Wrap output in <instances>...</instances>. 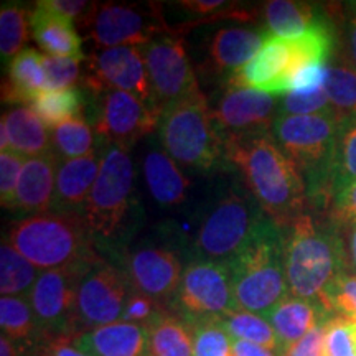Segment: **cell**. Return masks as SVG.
Wrapping results in <instances>:
<instances>
[{"instance_id":"6da1fadb","label":"cell","mask_w":356,"mask_h":356,"mask_svg":"<svg viewBox=\"0 0 356 356\" xmlns=\"http://www.w3.org/2000/svg\"><path fill=\"white\" fill-rule=\"evenodd\" d=\"M228 167L239 173L248 193L274 222L289 226L304 215L307 186L296 163L275 144L273 134L226 140Z\"/></svg>"},{"instance_id":"7a4b0ae2","label":"cell","mask_w":356,"mask_h":356,"mask_svg":"<svg viewBox=\"0 0 356 356\" xmlns=\"http://www.w3.org/2000/svg\"><path fill=\"white\" fill-rule=\"evenodd\" d=\"M284 267L289 296L325 307L327 292L350 269L340 229L330 220L323 225L307 213L300 215L284 226Z\"/></svg>"},{"instance_id":"3957f363","label":"cell","mask_w":356,"mask_h":356,"mask_svg":"<svg viewBox=\"0 0 356 356\" xmlns=\"http://www.w3.org/2000/svg\"><path fill=\"white\" fill-rule=\"evenodd\" d=\"M345 119L338 113L279 115L273 127L275 144L296 163L307 186V200L330 207L332 168L337 136Z\"/></svg>"},{"instance_id":"277c9868","label":"cell","mask_w":356,"mask_h":356,"mask_svg":"<svg viewBox=\"0 0 356 356\" xmlns=\"http://www.w3.org/2000/svg\"><path fill=\"white\" fill-rule=\"evenodd\" d=\"M157 136L162 149L184 168L198 173L229 168L226 142L213 122L204 95L163 108Z\"/></svg>"},{"instance_id":"5b68a950","label":"cell","mask_w":356,"mask_h":356,"mask_svg":"<svg viewBox=\"0 0 356 356\" xmlns=\"http://www.w3.org/2000/svg\"><path fill=\"white\" fill-rule=\"evenodd\" d=\"M236 310L266 315L289 296L284 226L267 220L251 243L228 262Z\"/></svg>"},{"instance_id":"8992f818","label":"cell","mask_w":356,"mask_h":356,"mask_svg":"<svg viewBox=\"0 0 356 356\" xmlns=\"http://www.w3.org/2000/svg\"><path fill=\"white\" fill-rule=\"evenodd\" d=\"M99 175L81 213L95 246H115L126 238L136 207V170L129 150L118 145L99 147Z\"/></svg>"},{"instance_id":"52a82bcc","label":"cell","mask_w":356,"mask_h":356,"mask_svg":"<svg viewBox=\"0 0 356 356\" xmlns=\"http://www.w3.org/2000/svg\"><path fill=\"white\" fill-rule=\"evenodd\" d=\"M8 241L38 270L56 269L96 254L81 215L40 213L8 225Z\"/></svg>"},{"instance_id":"ba28073f","label":"cell","mask_w":356,"mask_h":356,"mask_svg":"<svg viewBox=\"0 0 356 356\" xmlns=\"http://www.w3.org/2000/svg\"><path fill=\"white\" fill-rule=\"evenodd\" d=\"M269 216L251 195H222L200 222L193 241L195 259L233 261L259 233Z\"/></svg>"},{"instance_id":"9c48e42d","label":"cell","mask_w":356,"mask_h":356,"mask_svg":"<svg viewBox=\"0 0 356 356\" xmlns=\"http://www.w3.org/2000/svg\"><path fill=\"white\" fill-rule=\"evenodd\" d=\"M96 50L118 47L140 48L163 33H175L163 20L157 3H95L79 22Z\"/></svg>"},{"instance_id":"30bf717a","label":"cell","mask_w":356,"mask_h":356,"mask_svg":"<svg viewBox=\"0 0 356 356\" xmlns=\"http://www.w3.org/2000/svg\"><path fill=\"white\" fill-rule=\"evenodd\" d=\"M97 254L99 252L68 266L40 273L29 293V300L44 341L58 337H74L78 333L76 299L79 282Z\"/></svg>"},{"instance_id":"8fae6325","label":"cell","mask_w":356,"mask_h":356,"mask_svg":"<svg viewBox=\"0 0 356 356\" xmlns=\"http://www.w3.org/2000/svg\"><path fill=\"white\" fill-rule=\"evenodd\" d=\"M91 96L89 119L97 147L118 145L131 150L140 139L157 131L159 111L131 92L113 89Z\"/></svg>"},{"instance_id":"7c38bea8","label":"cell","mask_w":356,"mask_h":356,"mask_svg":"<svg viewBox=\"0 0 356 356\" xmlns=\"http://www.w3.org/2000/svg\"><path fill=\"white\" fill-rule=\"evenodd\" d=\"M168 309L186 322L220 318L236 310L229 266L204 259L188 262Z\"/></svg>"},{"instance_id":"4fadbf2b","label":"cell","mask_w":356,"mask_h":356,"mask_svg":"<svg viewBox=\"0 0 356 356\" xmlns=\"http://www.w3.org/2000/svg\"><path fill=\"white\" fill-rule=\"evenodd\" d=\"M131 292L132 287L121 266L97 254L79 282L76 299L78 333L121 322Z\"/></svg>"},{"instance_id":"5bb4252c","label":"cell","mask_w":356,"mask_h":356,"mask_svg":"<svg viewBox=\"0 0 356 356\" xmlns=\"http://www.w3.org/2000/svg\"><path fill=\"white\" fill-rule=\"evenodd\" d=\"M139 50L160 113L173 102L203 95L181 35L163 33Z\"/></svg>"},{"instance_id":"9a60e30c","label":"cell","mask_w":356,"mask_h":356,"mask_svg":"<svg viewBox=\"0 0 356 356\" xmlns=\"http://www.w3.org/2000/svg\"><path fill=\"white\" fill-rule=\"evenodd\" d=\"M84 63L86 66L81 76V86H79L83 91L91 92V95L113 91V89L131 92L157 109L144 56L139 48L118 47L95 50L86 56Z\"/></svg>"},{"instance_id":"2e32d148","label":"cell","mask_w":356,"mask_h":356,"mask_svg":"<svg viewBox=\"0 0 356 356\" xmlns=\"http://www.w3.org/2000/svg\"><path fill=\"white\" fill-rule=\"evenodd\" d=\"M210 111L213 122L226 142L236 137L273 134L274 122L279 118V99L226 83L221 88L220 99L213 108L210 106Z\"/></svg>"},{"instance_id":"e0dca14e","label":"cell","mask_w":356,"mask_h":356,"mask_svg":"<svg viewBox=\"0 0 356 356\" xmlns=\"http://www.w3.org/2000/svg\"><path fill=\"white\" fill-rule=\"evenodd\" d=\"M114 261L121 266L132 291L144 293L167 309L170 307L185 270L180 256L172 248L144 244L121 252Z\"/></svg>"},{"instance_id":"ac0fdd59","label":"cell","mask_w":356,"mask_h":356,"mask_svg":"<svg viewBox=\"0 0 356 356\" xmlns=\"http://www.w3.org/2000/svg\"><path fill=\"white\" fill-rule=\"evenodd\" d=\"M267 37V30L244 26H225L216 30L208 44V74L226 83L257 55Z\"/></svg>"},{"instance_id":"d6986e66","label":"cell","mask_w":356,"mask_h":356,"mask_svg":"<svg viewBox=\"0 0 356 356\" xmlns=\"http://www.w3.org/2000/svg\"><path fill=\"white\" fill-rule=\"evenodd\" d=\"M101 159L102 152L97 147L95 152L84 157L60 162L50 211L81 215L89 193L96 184V178L99 175Z\"/></svg>"},{"instance_id":"ffe728a7","label":"cell","mask_w":356,"mask_h":356,"mask_svg":"<svg viewBox=\"0 0 356 356\" xmlns=\"http://www.w3.org/2000/svg\"><path fill=\"white\" fill-rule=\"evenodd\" d=\"M30 33L48 56L86 60L83 37L74 26V22L53 10L47 0H40L30 12Z\"/></svg>"},{"instance_id":"44dd1931","label":"cell","mask_w":356,"mask_h":356,"mask_svg":"<svg viewBox=\"0 0 356 356\" xmlns=\"http://www.w3.org/2000/svg\"><path fill=\"white\" fill-rule=\"evenodd\" d=\"M264 317L273 325L277 337V353L280 356L310 330H314L320 322L333 317V314L318 302L287 296L273 310L267 312Z\"/></svg>"},{"instance_id":"7402d4cb","label":"cell","mask_w":356,"mask_h":356,"mask_svg":"<svg viewBox=\"0 0 356 356\" xmlns=\"http://www.w3.org/2000/svg\"><path fill=\"white\" fill-rule=\"evenodd\" d=\"M73 341L89 356H147V328L126 320L78 333Z\"/></svg>"},{"instance_id":"603a6c76","label":"cell","mask_w":356,"mask_h":356,"mask_svg":"<svg viewBox=\"0 0 356 356\" xmlns=\"http://www.w3.org/2000/svg\"><path fill=\"white\" fill-rule=\"evenodd\" d=\"M60 160L55 154L26 159L17 188L15 211L40 215L51 210Z\"/></svg>"},{"instance_id":"cb8c5ba5","label":"cell","mask_w":356,"mask_h":356,"mask_svg":"<svg viewBox=\"0 0 356 356\" xmlns=\"http://www.w3.org/2000/svg\"><path fill=\"white\" fill-rule=\"evenodd\" d=\"M142 175L159 207L175 208L186 200L190 180L165 150H147L142 160Z\"/></svg>"},{"instance_id":"d4e9b609","label":"cell","mask_w":356,"mask_h":356,"mask_svg":"<svg viewBox=\"0 0 356 356\" xmlns=\"http://www.w3.org/2000/svg\"><path fill=\"white\" fill-rule=\"evenodd\" d=\"M7 126L8 150L25 159L51 154V131L29 106H17L2 115Z\"/></svg>"},{"instance_id":"484cf974","label":"cell","mask_w":356,"mask_h":356,"mask_svg":"<svg viewBox=\"0 0 356 356\" xmlns=\"http://www.w3.org/2000/svg\"><path fill=\"white\" fill-rule=\"evenodd\" d=\"M7 81L2 84V101L8 104L29 106L37 92L47 89L43 55L33 48H24L8 63Z\"/></svg>"},{"instance_id":"4316f807","label":"cell","mask_w":356,"mask_h":356,"mask_svg":"<svg viewBox=\"0 0 356 356\" xmlns=\"http://www.w3.org/2000/svg\"><path fill=\"white\" fill-rule=\"evenodd\" d=\"M323 7L310 2L273 0L264 6V22L267 32L274 37L293 38L314 29L328 19Z\"/></svg>"},{"instance_id":"83f0119b","label":"cell","mask_w":356,"mask_h":356,"mask_svg":"<svg viewBox=\"0 0 356 356\" xmlns=\"http://www.w3.org/2000/svg\"><path fill=\"white\" fill-rule=\"evenodd\" d=\"M147 356H195L190 323L170 309L147 325Z\"/></svg>"},{"instance_id":"f1b7e54d","label":"cell","mask_w":356,"mask_h":356,"mask_svg":"<svg viewBox=\"0 0 356 356\" xmlns=\"http://www.w3.org/2000/svg\"><path fill=\"white\" fill-rule=\"evenodd\" d=\"M0 328L2 335L19 345L25 355H29V351H37L44 341L29 297L2 296Z\"/></svg>"},{"instance_id":"f546056e","label":"cell","mask_w":356,"mask_h":356,"mask_svg":"<svg viewBox=\"0 0 356 356\" xmlns=\"http://www.w3.org/2000/svg\"><path fill=\"white\" fill-rule=\"evenodd\" d=\"M86 97L81 88L43 89L30 101L29 108L50 131L73 118L83 115Z\"/></svg>"},{"instance_id":"4dcf8cb0","label":"cell","mask_w":356,"mask_h":356,"mask_svg":"<svg viewBox=\"0 0 356 356\" xmlns=\"http://www.w3.org/2000/svg\"><path fill=\"white\" fill-rule=\"evenodd\" d=\"M323 89L332 108L341 118L356 119V68L343 51L332 58Z\"/></svg>"},{"instance_id":"1f68e13d","label":"cell","mask_w":356,"mask_h":356,"mask_svg":"<svg viewBox=\"0 0 356 356\" xmlns=\"http://www.w3.org/2000/svg\"><path fill=\"white\" fill-rule=\"evenodd\" d=\"M38 269L3 239L0 246V293L10 297H29L38 279Z\"/></svg>"},{"instance_id":"d6a6232c","label":"cell","mask_w":356,"mask_h":356,"mask_svg":"<svg viewBox=\"0 0 356 356\" xmlns=\"http://www.w3.org/2000/svg\"><path fill=\"white\" fill-rule=\"evenodd\" d=\"M95 129L84 115L73 118L51 131V149L60 162L79 159L97 149Z\"/></svg>"},{"instance_id":"836d02e7","label":"cell","mask_w":356,"mask_h":356,"mask_svg":"<svg viewBox=\"0 0 356 356\" xmlns=\"http://www.w3.org/2000/svg\"><path fill=\"white\" fill-rule=\"evenodd\" d=\"M218 322L233 340H244L275 351L279 348L273 325L264 315L246 310H233L218 318Z\"/></svg>"},{"instance_id":"e575fe53","label":"cell","mask_w":356,"mask_h":356,"mask_svg":"<svg viewBox=\"0 0 356 356\" xmlns=\"http://www.w3.org/2000/svg\"><path fill=\"white\" fill-rule=\"evenodd\" d=\"M353 184H356V119H345L338 129L335 157H333V198Z\"/></svg>"},{"instance_id":"d590c367","label":"cell","mask_w":356,"mask_h":356,"mask_svg":"<svg viewBox=\"0 0 356 356\" xmlns=\"http://www.w3.org/2000/svg\"><path fill=\"white\" fill-rule=\"evenodd\" d=\"M30 33V12L19 3H2L0 8V55L10 63L24 50Z\"/></svg>"},{"instance_id":"8d00e7d4","label":"cell","mask_w":356,"mask_h":356,"mask_svg":"<svg viewBox=\"0 0 356 356\" xmlns=\"http://www.w3.org/2000/svg\"><path fill=\"white\" fill-rule=\"evenodd\" d=\"M188 323L193 332L195 356H234L233 340L218 318H202Z\"/></svg>"},{"instance_id":"74e56055","label":"cell","mask_w":356,"mask_h":356,"mask_svg":"<svg viewBox=\"0 0 356 356\" xmlns=\"http://www.w3.org/2000/svg\"><path fill=\"white\" fill-rule=\"evenodd\" d=\"M323 356H356V320L333 315L325 325Z\"/></svg>"},{"instance_id":"f35d334b","label":"cell","mask_w":356,"mask_h":356,"mask_svg":"<svg viewBox=\"0 0 356 356\" xmlns=\"http://www.w3.org/2000/svg\"><path fill=\"white\" fill-rule=\"evenodd\" d=\"M337 113L323 88L314 91H292L279 99V115H314Z\"/></svg>"},{"instance_id":"ab89813d","label":"cell","mask_w":356,"mask_h":356,"mask_svg":"<svg viewBox=\"0 0 356 356\" xmlns=\"http://www.w3.org/2000/svg\"><path fill=\"white\" fill-rule=\"evenodd\" d=\"M81 61L74 58H55L43 55V70L44 79H47V89H70L78 88L81 84Z\"/></svg>"},{"instance_id":"60d3db41","label":"cell","mask_w":356,"mask_h":356,"mask_svg":"<svg viewBox=\"0 0 356 356\" xmlns=\"http://www.w3.org/2000/svg\"><path fill=\"white\" fill-rule=\"evenodd\" d=\"M325 307L333 315L356 320V274H343L325 297Z\"/></svg>"},{"instance_id":"b9f144b4","label":"cell","mask_w":356,"mask_h":356,"mask_svg":"<svg viewBox=\"0 0 356 356\" xmlns=\"http://www.w3.org/2000/svg\"><path fill=\"white\" fill-rule=\"evenodd\" d=\"M25 160V157L10 150L0 154V202L7 210L15 211L17 188Z\"/></svg>"},{"instance_id":"7bdbcfd3","label":"cell","mask_w":356,"mask_h":356,"mask_svg":"<svg viewBox=\"0 0 356 356\" xmlns=\"http://www.w3.org/2000/svg\"><path fill=\"white\" fill-rule=\"evenodd\" d=\"M165 309L167 307L160 305L159 302H155L154 299H150V297L144 296V293L132 291L127 299L126 309H124L122 320L147 327V325L157 317L160 312Z\"/></svg>"},{"instance_id":"ee69618b","label":"cell","mask_w":356,"mask_h":356,"mask_svg":"<svg viewBox=\"0 0 356 356\" xmlns=\"http://www.w3.org/2000/svg\"><path fill=\"white\" fill-rule=\"evenodd\" d=\"M338 229H350L356 226V184L337 195L330 204V218Z\"/></svg>"},{"instance_id":"f6af8a7d","label":"cell","mask_w":356,"mask_h":356,"mask_svg":"<svg viewBox=\"0 0 356 356\" xmlns=\"http://www.w3.org/2000/svg\"><path fill=\"white\" fill-rule=\"evenodd\" d=\"M332 318V317H330ZM330 318L320 322L314 330H310L302 340L293 343L287 351L280 356H323V335L325 325Z\"/></svg>"},{"instance_id":"bcb514c9","label":"cell","mask_w":356,"mask_h":356,"mask_svg":"<svg viewBox=\"0 0 356 356\" xmlns=\"http://www.w3.org/2000/svg\"><path fill=\"white\" fill-rule=\"evenodd\" d=\"M37 351L48 356H89L74 345L73 337L51 338V340L44 341Z\"/></svg>"},{"instance_id":"7dc6e473","label":"cell","mask_w":356,"mask_h":356,"mask_svg":"<svg viewBox=\"0 0 356 356\" xmlns=\"http://www.w3.org/2000/svg\"><path fill=\"white\" fill-rule=\"evenodd\" d=\"M343 25H345L346 47H348V58L351 65L356 68V10L351 7V3H346L345 7Z\"/></svg>"},{"instance_id":"c3c4849f","label":"cell","mask_w":356,"mask_h":356,"mask_svg":"<svg viewBox=\"0 0 356 356\" xmlns=\"http://www.w3.org/2000/svg\"><path fill=\"white\" fill-rule=\"evenodd\" d=\"M233 351L234 356H279L275 350L264 348V346L249 343V341L244 340H233Z\"/></svg>"},{"instance_id":"681fc988","label":"cell","mask_w":356,"mask_h":356,"mask_svg":"<svg viewBox=\"0 0 356 356\" xmlns=\"http://www.w3.org/2000/svg\"><path fill=\"white\" fill-rule=\"evenodd\" d=\"M0 356H25L24 350L6 335L0 337Z\"/></svg>"},{"instance_id":"f907efd6","label":"cell","mask_w":356,"mask_h":356,"mask_svg":"<svg viewBox=\"0 0 356 356\" xmlns=\"http://www.w3.org/2000/svg\"><path fill=\"white\" fill-rule=\"evenodd\" d=\"M348 231V244H346V252H348V261H350V267L355 270L356 274V226Z\"/></svg>"},{"instance_id":"816d5d0a","label":"cell","mask_w":356,"mask_h":356,"mask_svg":"<svg viewBox=\"0 0 356 356\" xmlns=\"http://www.w3.org/2000/svg\"><path fill=\"white\" fill-rule=\"evenodd\" d=\"M25 356H48V355H43V353H38V351H33V353H29Z\"/></svg>"},{"instance_id":"f5cc1de1","label":"cell","mask_w":356,"mask_h":356,"mask_svg":"<svg viewBox=\"0 0 356 356\" xmlns=\"http://www.w3.org/2000/svg\"><path fill=\"white\" fill-rule=\"evenodd\" d=\"M350 3H351V7H353L355 10H356V2H350Z\"/></svg>"}]
</instances>
